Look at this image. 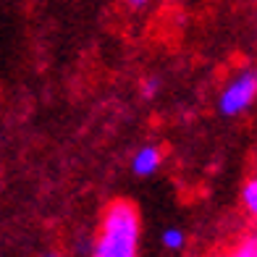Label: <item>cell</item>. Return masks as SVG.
Here are the masks:
<instances>
[{
  "label": "cell",
  "mask_w": 257,
  "mask_h": 257,
  "mask_svg": "<svg viewBox=\"0 0 257 257\" xmlns=\"http://www.w3.org/2000/svg\"><path fill=\"white\" fill-rule=\"evenodd\" d=\"M123 3H126L128 8H132V11H142V8L150 3V0H123Z\"/></svg>",
  "instance_id": "obj_8"
},
{
  "label": "cell",
  "mask_w": 257,
  "mask_h": 257,
  "mask_svg": "<svg viewBox=\"0 0 257 257\" xmlns=\"http://www.w3.org/2000/svg\"><path fill=\"white\" fill-rule=\"evenodd\" d=\"M160 244L166 249H171V252H181L184 247H186V233H184V228H179V226H171V228H166L160 233Z\"/></svg>",
  "instance_id": "obj_5"
},
{
  "label": "cell",
  "mask_w": 257,
  "mask_h": 257,
  "mask_svg": "<svg viewBox=\"0 0 257 257\" xmlns=\"http://www.w3.org/2000/svg\"><path fill=\"white\" fill-rule=\"evenodd\" d=\"M163 166V150L158 145H142L132 158V171L134 176H153V173Z\"/></svg>",
  "instance_id": "obj_3"
},
{
  "label": "cell",
  "mask_w": 257,
  "mask_h": 257,
  "mask_svg": "<svg viewBox=\"0 0 257 257\" xmlns=\"http://www.w3.org/2000/svg\"><path fill=\"white\" fill-rule=\"evenodd\" d=\"M241 205H244V210H247V215L252 220H257V173L249 176L241 186Z\"/></svg>",
  "instance_id": "obj_4"
},
{
  "label": "cell",
  "mask_w": 257,
  "mask_h": 257,
  "mask_svg": "<svg viewBox=\"0 0 257 257\" xmlns=\"http://www.w3.org/2000/svg\"><path fill=\"white\" fill-rule=\"evenodd\" d=\"M223 257H257V233L244 236L231 252H226Z\"/></svg>",
  "instance_id": "obj_6"
},
{
  "label": "cell",
  "mask_w": 257,
  "mask_h": 257,
  "mask_svg": "<svg viewBox=\"0 0 257 257\" xmlns=\"http://www.w3.org/2000/svg\"><path fill=\"white\" fill-rule=\"evenodd\" d=\"M257 100V71H241L236 74L218 95V113L223 118H236L247 113Z\"/></svg>",
  "instance_id": "obj_2"
},
{
  "label": "cell",
  "mask_w": 257,
  "mask_h": 257,
  "mask_svg": "<svg viewBox=\"0 0 257 257\" xmlns=\"http://www.w3.org/2000/svg\"><path fill=\"white\" fill-rule=\"evenodd\" d=\"M139 241H142V218L137 205L128 200H113L100 218L89 257H139Z\"/></svg>",
  "instance_id": "obj_1"
},
{
  "label": "cell",
  "mask_w": 257,
  "mask_h": 257,
  "mask_svg": "<svg viewBox=\"0 0 257 257\" xmlns=\"http://www.w3.org/2000/svg\"><path fill=\"white\" fill-rule=\"evenodd\" d=\"M160 89H163V79L160 76H147V79H142L139 95H142V100H155L160 95Z\"/></svg>",
  "instance_id": "obj_7"
},
{
  "label": "cell",
  "mask_w": 257,
  "mask_h": 257,
  "mask_svg": "<svg viewBox=\"0 0 257 257\" xmlns=\"http://www.w3.org/2000/svg\"><path fill=\"white\" fill-rule=\"evenodd\" d=\"M45 257H61V254H58V252H48V254H45Z\"/></svg>",
  "instance_id": "obj_9"
}]
</instances>
